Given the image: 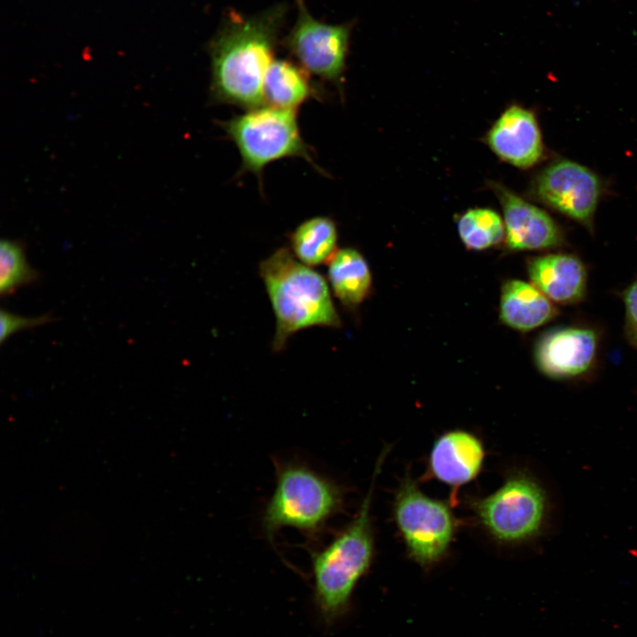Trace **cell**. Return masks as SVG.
Masks as SVG:
<instances>
[{
	"label": "cell",
	"instance_id": "8fae6325",
	"mask_svg": "<svg viewBox=\"0 0 637 637\" xmlns=\"http://www.w3.org/2000/svg\"><path fill=\"white\" fill-rule=\"evenodd\" d=\"M485 142L502 161L518 168L532 167L543 156L535 115L517 104L503 111L487 131Z\"/></svg>",
	"mask_w": 637,
	"mask_h": 637
},
{
	"label": "cell",
	"instance_id": "30bf717a",
	"mask_svg": "<svg viewBox=\"0 0 637 637\" xmlns=\"http://www.w3.org/2000/svg\"><path fill=\"white\" fill-rule=\"evenodd\" d=\"M503 212L505 242L513 250H535L560 246L563 233L542 209L497 182H490Z\"/></svg>",
	"mask_w": 637,
	"mask_h": 637
},
{
	"label": "cell",
	"instance_id": "ac0fdd59",
	"mask_svg": "<svg viewBox=\"0 0 637 637\" xmlns=\"http://www.w3.org/2000/svg\"><path fill=\"white\" fill-rule=\"evenodd\" d=\"M290 250L303 264H328L337 252L338 230L334 219L316 216L299 224L289 235Z\"/></svg>",
	"mask_w": 637,
	"mask_h": 637
},
{
	"label": "cell",
	"instance_id": "5b68a950",
	"mask_svg": "<svg viewBox=\"0 0 637 637\" xmlns=\"http://www.w3.org/2000/svg\"><path fill=\"white\" fill-rule=\"evenodd\" d=\"M472 505L488 533L504 543L525 542L541 535L551 510L547 490L526 471L511 473L496 491Z\"/></svg>",
	"mask_w": 637,
	"mask_h": 637
},
{
	"label": "cell",
	"instance_id": "ba28073f",
	"mask_svg": "<svg viewBox=\"0 0 637 637\" xmlns=\"http://www.w3.org/2000/svg\"><path fill=\"white\" fill-rule=\"evenodd\" d=\"M297 4L296 21L284 39V45L309 73L342 84L352 23L329 25L314 19L303 0Z\"/></svg>",
	"mask_w": 637,
	"mask_h": 637
},
{
	"label": "cell",
	"instance_id": "2e32d148",
	"mask_svg": "<svg viewBox=\"0 0 637 637\" xmlns=\"http://www.w3.org/2000/svg\"><path fill=\"white\" fill-rule=\"evenodd\" d=\"M327 277L334 296L350 311L369 295L372 274L364 256L356 249H338L327 264Z\"/></svg>",
	"mask_w": 637,
	"mask_h": 637
},
{
	"label": "cell",
	"instance_id": "4fadbf2b",
	"mask_svg": "<svg viewBox=\"0 0 637 637\" xmlns=\"http://www.w3.org/2000/svg\"><path fill=\"white\" fill-rule=\"evenodd\" d=\"M484 456L479 438L466 431L453 430L434 441L429 468L438 480L457 487L475 479L482 467Z\"/></svg>",
	"mask_w": 637,
	"mask_h": 637
},
{
	"label": "cell",
	"instance_id": "ffe728a7",
	"mask_svg": "<svg viewBox=\"0 0 637 637\" xmlns=\"http://www.w3.org/2000/svg\"><path fill=\"white\" fill-rule=\"evenodd\" d=\"M39 274L27 262L20 242L2 240L0 243V294L9 296L17 289L35 282Z\"/></svg>",
	"mask_w": 637,
	"mask_h": 637
},
{
	"label": "cell",
	"instance_id": "9c48e42d",
	"mask_svg": "<svg viewBox=\"0 0 637 637\" xmlns=\"http://www.w3.org/2000/svg\"><path fill=\"white\" fill-rule=\"evenodd\" d=\"M532 193L543 204L591 227L602 194V182L587 167L562 159L537 174Z\"/></svg>",
	"mask_w": 637,
	"mask_h": 637
},
{
	"label": "cell",
	"instance_id": "8992f818",
	"mask_svg": "<svg viewBox=\"0 0 637 637\" xmlns=\"http://www.w3.org/2000/svg\"><path fill=\"white\" fill-rule=\"evenodd\" d=\"M223 128L240 153L242 169L257 178L268 164L285 157H302L318 169L302 138L296 111L263 105L225 121Z\"/></svg>",
	"mask_w": 637,
	"mask_h": 637
},
{
	"label": "cell",
	"instance_id": "7402d4cb",
	"mask_svg": "<svg viewBox=\"0 0 637 637\" xmlns=\"http://www.w3.org/2000/svg\"><path fill=\"white\" fill-rule=\"evenodd\" d=\"M624 300L628 335L631 342L637 346V280L625 292Z\"/></svg>",
	"mask_w": 637,
	"mask_h": 637
},
{
	"label": "cell",
	"instance_id": "d6986e66",
	"mask_svg": "<svg viewBox=\"0 0 637 637\" xmlns=\"http://www.w3.org/2000/svg\"><path fill=\"white\" fill-rule=\"evenodd\" d=\"M457 231L465 247L473 250L491 248L505 235L501 217L488 208L467 210L457 220Z\"/></svg>",
	"mask_w": 637,
	"mask_h": 637
},
{
	"label": "cell",
	"instance_id": "44dd1931",
	"mask_svg": "<svg viewBox=\"0 0 637 637\" xmlns=\"http://www.w3.org/2000/svg\"><path fill=\"white\" fill-rule=\"evenodd\" d=\"M53 320L50 315L39 317H23L2 309L0 311L1 334L0 342L3 343L11 335L19 330L34 328L45 325Z\"/></svg>",
	"mask_w": 637,
	"mask_h": 637
},
{
	"label": "cell",
	"instance_id": "5bb4252c",
	"mask_svg": "<svg viewBox=\"0 0 637 637\" xmlns=\"http://www.w3.org/2000/svg\"><path fill=\"white\" fill-rule=\"evenodd\" d=\"M527 271L532 284L554 302L572 303L584 294L585 267L574 256L549 254L537 257L529 260Z\"/></svg>",
	"mask_w": 637,
	"mask_h": 637
},
{
	"label": "cell",
	"instance_id": "7c38bea8",
	"mask_svg": "<svg viewBox=\"0 0 637 637\" xmlns=\"http://www.w3.org/2000/svg\"><path fill=\"white\" fill-rule=\"evenodd\" d=\"M597 338L594 331L570 327L554 330L539 342L535 357L538 367L556 379L578 376L594 362Z\"/></svg>",
	"mask_w": 637,
	"mask_h": 637
},
{
	"label": "cell",
	"instance_id": "277c9868",
	"mask_svg": "<svg viewBox=\"0 0 637 637\" xmlns=\"http://www.w3.org/2000/svg\"><path fill=\"white\" fill-rule=\"evenodd\" d=\"M342 487L305 464L286 461L276 465V485L262 518L269 541L283 527H293L317 539L343 505Z\"/></svg>",
	"mask_w": 637,
	"mask_h": 637
},
{
	"label": "cell",
	"instance_id": "52a82bcc",
	"mask_svg": "<svg viewBox=\"0 0 637 637\" xmlns=\"http://www.w3.org/2000/svg\"><path fill=\"white\" fill-rule=\"evenodd\" d=\"M394 517L412 560L430 567L443 558L456 531L447 503L425 495L406 476L395 495Z\"/></svg>",
	"mask_w": 637,
	"mask_h": 637
},
{
	"label": "cell",
	"instance_id": "7a4b0ae2",
	"mask_svg": "<svg viewBox=\"0 0 637 637\" xmlns=\"http://www.w3.org/2000/svg\"><path fill=\"white\" fill-rule=\"evenodd\" d=\"M259 275L275 315L273 351H281L300 330L342 326L326 280L300 262L290 249L280 248L264 259Z\"/></svg>",
	"mask_w": 637,
	"mask_h": 637
},
{
	"label": "cell",
	"instance_id": "9a60e30c",
	"mask_svg": "<svg viewBox=\"0 0 637 637\" xmlns=\"http://www.w3.org/2000/svg\"><path fill=\"white\" fill-rule=\"evenodd\" d=\"M556 310L533 284L511 280L504 283L500 300V318L518 331L534 329L548 321Z\"/></svg>",
	"mask_w": 637,
	"mask_h": 637
},
{
	"label": "cell",
	"instance_id": "e0dca14e",
	"mask_svg": "<svg viewBox=\"0 0 637 637\" xmlns=\"http://www.w3.org/2000/svg\"><path fill=\"white\" fill-rule=\"evenodd\" d=\"M316 91L309 73L288 59H274L264 82L265 105L296 111Z\"/></svg>",
	"mask_w": 637,
	"mask_h": 637
},
{
	"label": "cell",
	"instance_id": "6da1fadb",
	"mask_svg": "<svg viewBox=\"0 0 637 637\" xmlns=\"http://www.w3.org/2000/svg\"><path fill=\"white\" fill-rule=\"evenodd\" d=\"M286 10L279 4L251 16L226 15L208 49L214 101L246 110L265 105V78L274 60Z\"/></svg>",
	"mask_w": 637,
	"mask_h": 637
},
{
	"label": "cell",
	"instance_id": "3957f363",
	"mask_svg": "<svg viewBox=\"0 0 637 637\" xmlns=\"http://www.w3.org/2000/svg\"><path fill=\"white\" fill-rule=\"evenodd\" d=\"M385 455L383 451L378 459L370 489L355 518L312 555L314 599L327 624L345 614L357 584L371 566L374 553L372 496Z\"/></svg>",
	"mask_w": 637,
	"mask_h": 637
}]
</instances>
